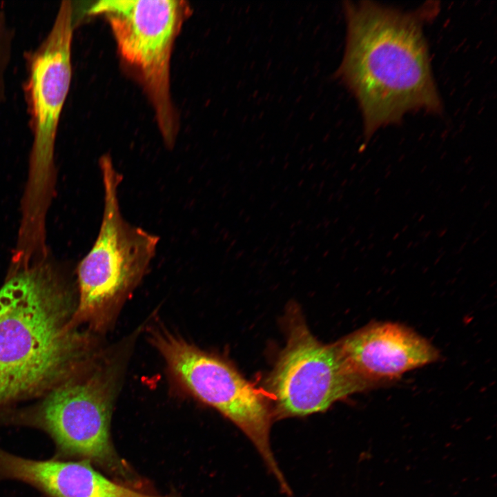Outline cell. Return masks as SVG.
Instances as JSON below:
<instances>
[{"instance_id":"5","label":"cell","mask_w":497,"mask_h":497,"mask_svg":"<svg viewBox=\"0 0 497 497\" xmlns=\"http://www.w3.org/2000/svg\"><path fill=\"white\" fill-rule=\"evenodd\" d=\"M150 338L176 380L245 434L280 490L289 493L291 487L271 446L273 415L266 398L230 364L182 338L166 331L156 330Z\"/></svg>"},{"instance_id":"8","label":"cell","mask_w":497,"mask_h":497,"mask_svg":"<svg viewBox=\"0 0 497 497\" xmlns=\"http://www.w3.org/2000/svg\"><path fill=\"white\" fill-rule=\"evenodd\" d=\"M117 378L116 364L105 362L88 378L68 381L52 391L39 416L63 452L99 465L127 485L138 480L115 450L110 433Z\"/></svg>"},{"instance_id":"6","label":"cell","mask_w":497,"mask_h":497,"mask_svg":"<svg viewBox=\"0 0 497 497\" xmlns=\"http://www.w3.org/2000/svg\"><path fill=\"white\" fill-rule=\"evenodd\" d=\"M73 6L63 1L42 43L28 57L26 93L33 143L24 211L45 213L50 190L56 134L72 78Z\"/></svg>"},{"instance_id":"4","label":"cell","mask_w":497,"mask_h":497,"mask_svg":"<svg viewBox=\"0 0 497 497\" xmlns=\"http://www.w3.org/2000/svg\"><path fill=\"white\" fill-rule=\"evenodd\" d=\"M192 11L184 0H102L87 10L108 23L121 61L147 95L168 148L173 147L179 130L170 90L171 56Z\"/></svg>"},{"instance_id":"9","label":"cell","mask_w":497,"mask_h":497,"mask_svg":"<svg viewBox=\"0 0 497 497\" xmlns=\"http://www.w3.org/2000/svg\"><path fill=\"white\" fill-rule=\"evenodd\" d=\"M336 343L352 371L368 387L397 378L439 358L427 340L394 323L366 326Z\"/></svg>"},{"instance_id":"3","label":"cell","mask_w":497,"mask_h":497,"mask_svg":"<svg viewBox=\"0 0 497 497\" xmlns=\"http://www.w3.org/2000/svg\"><path fill=\"white\" fill-rule=\"evenodd\" d=\"M104 198L97 239L77 269L79 304L73 319L106 329L124 301L142 281L159 237L123 217L118 188L122 176L110 155L99 159Z\"/></svg>"},{"instance_id":"10","label":"cell","mask_w":497,"mask_h":497,"mask_svg":"<svg viewBox=\"0 0 497 497\" xmlns=\"http://www.w3.org/2000/svg\"><path fill=\"white\" fill-rule=\"evenodd\" d=\"M10 34L3 14L0 12V97L3 90V74L7 66L10 46Z\"/></svg>"},{"instance_id":"1","label":"cell","mask_w":497,"mask_h":497,"mask_svg":"<svg viewBox=\"0 0 497 497\" xmlns=\"http://www.w3.org/2000/svg\"><path fill=\"white\" fill-rule=\"evenodd\" d=\"M436 5L402 12L344 1L346 46L336 77L358 101L365 138L409 112L440 113L422 23Z\"/></svg>"},{"instance_id":"7","label":"cell","mask_w":497,"mask_h":497,"mask_svg":"<svg viewBox=\"0 0 497 497\" xmlns=\"http://www.w3.org/2000/svg\"><path fill=\"white\" fill-rule=\"evenodd\" d=\"M288 318V338L267 381L273 418L322 412L368 386L352 371L337 343L324 344L311 333L298 309Z\"/></svg>"},{"instance_id":"2","label":"cell","mask_w":497,"mask_h":497,"mask_svg":"<svg viewBox=\"0 0 497 497\" xmlns=\"http://www.w3.org/2000/svg\"><path fill=\"white\" fill-rule=\"evenodd\" d=\"M70 299L52 268L35 265L0 288V404L46 387L86 356Z\"/></svg>"}]
</instances>
